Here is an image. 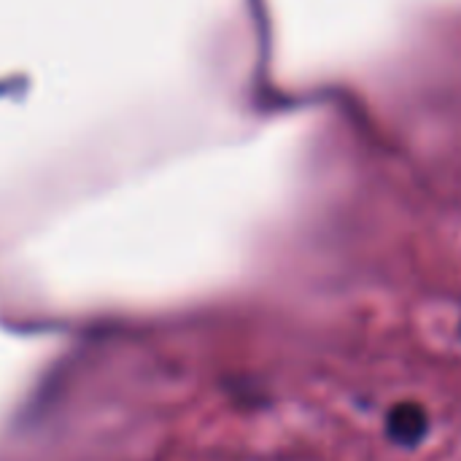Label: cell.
<instances>
[{"label": "cell", "mask_w": 461, "mask_h": 461, "mask_svg": "<svg viewBox=\"0 0 461 461\" xmlns=\"http://www.w3.org/2000/svg\"><path fill=\"white\" fill-rule=\"evenodd\" d=\"M429 427H432L429 413L416 400H402V402L392 405L386 413V421H384L386 438L400 448H419L427 440Z\"/></svg>", "instance_id": "1"}]
</instances>
